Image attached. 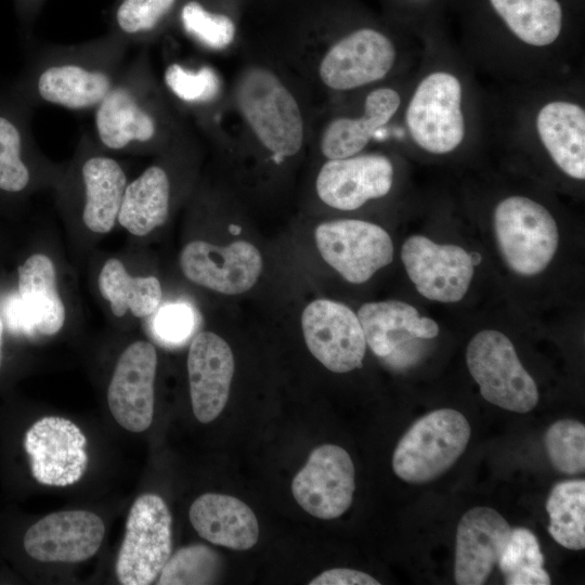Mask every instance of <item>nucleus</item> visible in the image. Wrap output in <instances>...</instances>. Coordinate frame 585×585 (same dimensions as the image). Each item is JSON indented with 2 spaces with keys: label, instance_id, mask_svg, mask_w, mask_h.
<instances>
[{
  "label": "nucleus",
  "instance_id": "1",
  "mask_svg": "<svg viewBox=\"0 0 585 585\" xmlns=\"http://www.w3.org/2000/svg\"><path fill=\"white\" fill-rule=\"evenodd\" d=\"M304 93L278 62L255 56L235 74L227 107L235 117V136L244 138L281 164L304 148L312 117Z\"/></svg>",
  "mask_w": 585,
  "mask_h": 585
},
{
  "label": "nucleus",
  "instance_id": "2",
  "mask_svg": "<svg viewBox=\"0 0 585 585\" xmlns=\"http://www.w3.org/2000/svg\"><path fill=\"white\" fill-rule=\"evenodd\" d=\"M93 112V136L109 151L165 150L191 132L157 79L146 50L127 63Z\"/></svg>",
  "mask_w": 585,
  "mask_h": 585
},
{
  "label": "nucleus",
  "instance_id": "3",
  "mask_svg": "<svg viewBox=\"0 0 585 585\" xmlns=\"http://www.w3.org/2000/svg\"><path fill=\"white\" fill-rule=\"evenodd\" d=\"M129 47L107 32L89 41L47 48L32 73L35 99L74 112L94 110L126 67Z\"/></svg>",
  "mask_w": 585,
  "mask_h": 585
},
{
  "label": "nucleus",
  "instance_id": "4",
  "mask_svg": "<svg viewBox=\"0 0 585 585\" xmlns=\"http://www.w3.org/2000/svg\"><path fill=\"white\" fill-rule=\"evenodd\" d=\"M292 48L289 57L294 56L300 76L329 96L381 84L395 69L400 55L394 40L370 26Z\"/></svg>",
  "mask_w": 585,
  "mask_h": 585
},
{
  "label": "nucleus",
  "instance_id": "5",
  "mask_svg": "<svg viewBox=\"0 0 585 585\" xmlns=\"http://www.w3.org/2000/svg\"><path fill=\"white\" fill-rule=\"evenodd\" d=\"M466 90L457 73L437 67L417 82L403 110L407 136L433 155L456 151L468 136Z\"/></svg>",
  "mask_w": 585,
  "mask_h": 585
},
{
  "label": "nucleus",
  "instance_id": "6",
  "mask_svg": "<svg viewBox=\"0 0 585 585\" xmlns=\"http://www.w3.org/2000/svg\"><path fill=\"white\" fill-rule=\"evenodd\" d=\"M470 425L452 408L432 411L418 418L399 441L394 473L405 482L422 484L447 471L466 450Z\"/></svg>",
  "mask_w": 585,
  "mask_h": 585
},
{
  "label": "nucleus",
  "instance_id": "7",
  "mask_svg": "<svg viewBox=\"0 0 585 585\" xmlns=\"http://www.w3.org/2000/svg\"><path fill=\"white\" fill-rule=\"evenodd\" d=\"M493 225L503 259L517 274L543 272L557 251L559 234L552 214L529 197L502 199L494 209Z\"/></svg>",
  "mask_w": 585,
  "mask_h": 585
},
{
  "label": "nucleus",
  "instance_id": "8",
  "mask_svg": "<svg viewBox=\"0 0 585 585\" xmlns=\"http://www.w3.org/2000/svg\"><path fill=\"white\" fill-rule=\"evenodd\" d=\"M466 362L487 402L520 414L537 405L536 384L503 333L493 329L478 333L468 343Z\"/></svg>",
  "mask_w": 585,
  "mask_h": 585
},
{
  "label": "nucleus",
  "instance_id": "9",
  "mask_svg": "<svg viewBox=\"0 0 585 585\" xmlns=\"http://www.w3.org/2000/svg\"><path fill=\"white\" fill-rule=\"evenodd\" d=\"M171 555V515L156 494H143L132 504L125 537L116 561V575L123 585L155 581Z\"/></svg>",
  "mask_w": 585,
  "mask_h": 585
},
{
  "label": "nucleus",
  "instance_id": "10",
  "mask_svg": "<svg viewBox=\"0 0 585 585\" xmlns=\"http://www.w3.org/2000/svg\"><path fill=\"white\" fill-rule=\"evenodd\" d=\"M315 242L322 258L353 284L368 281L393 259V244L379 225L356 219L321 223Z\"/></svg>",
  "mask_w": 585,
  "mask_h": 585
},
{
  "label": "nucleus",
  "instance_id": "11",
  "mask_svg": "<svg viewBox=\"0 0 585 585\" xmlns=\"http://www.w3.org/2000/svg\"><path fill=\"white\" fill-rule=\"evenodd\" d=\"M400 91L386 83L367 89L359 108L327 114L320 126L311 125L320 154L341 159L363 152L372 139L398 115L402 107Z\"/></svg>",
  "mask_w": 585,
  "mask_h": 585
},
{
  "label": "nucleus",
  "instance_id": "12",
  "mask_svg": "<svg viewBox=\"0 0 585 585\" xmlns=\"http://www.w3.org/2000/svg\"><path fill=\"white\" fill-rule=\"evenodd\" d=\"M401 259L417 291L439 302H457L464 298L476 264L464 248L440 245L421 235H412L404 242Z\"/></svg>",
  "mask_w": 585,
  "mask_h": 585
},
{
  "label": "nucleus",
  "instance_id": "13",
  "mask_svg": "<svg viewBox=\"0 0 585 585\" xmlns=\"http://www.w3.org/2000/svg\"><path fill=\"white\" fill-rule=\"evenodd\" d=\"M308 349L326 368L348 373L362 366L366 341L358 315L343 303L318 299L301 316Z\"/></svg>",
  "mask_w": 585,
  "mask_h": 585
},
{
  "label": "nucleus",
  "instance_id": "14",
  "mask_svg": "<svg viewBox=\"0 0 585 585\" xmlns=\"http://www.w3.org/2000/svg\"><path fill=\"white\" fill-rule=\"evenodd\" d=\"M355 490L354 466L349 453L335 444L312 451L291 483L296 502L318 519H335L350 507Z\"/></svg>",
  "mask_w": 585,
  "mask_h": 585
},
{
  "label": "nucleus",
  "instance_id": "15",
  "mask_svg": "<svg viewBox=\"0 0 585 585\" xmlns=\"http://www.w3.org/2000/svg\"><path fill=\"white\" fill-rule=\"evenodd\" d=\"M86 444L79 427L60 416L37 420L24 439L34 478L51 486H67L80 480L88 464Z\"/></svg>",
  "mask_w": 585,
  "mask_h": 585
},
{
  "label": "nucleus",
  "instance_id": "16",
  "mask_svg": "<svg viewBox=\"0 0 585 585\" xmlns=\"http://www.w3.org/2000/svg\"><path fill=\"white\" fill-rule=\"evenodd\" d=\"M393 179L390 157L363 151L347 158L326 160L317 172L315 191L325 205L351 211L368 200L386 196L392 188Z\"/></svg>",
  "mask_w": 585,
  "mask_h": 585
},
{
  "label": "nucleus",
  "instance_id": "17",
  "mask_svg": "<svg viewBox=\"0 0 585 585\" xmlns=\"http://www.w3.org/2000/svg\"><path fill=\"white\" fill-rule=\"evenodd\" d=\"M180 266L191 282L224 295L249 290L262 271V258L250 243L238 240L220 247L193 240L182 249Z\"/></svg>",
  "mask_w": 585,
  "mask_h": 585
},
{
  "label": "nucleus",
  "instance_id": "18",
  "mask_svg": "<svg viewBox=\"0 0 585 585\" xmlns=\"http://www.w3.org/2000/svg\"><path fill=\"white\" fill-rule=\"evenodd\" d=\"M155 347L147 341L131 343L120 355L107 390L115 420L131 432L145 431L153 421Z\"/></svg>",
  "mask_w": 585,
  "mask_h": 585
},
{
  "label": "nucleus",
  "instance_id": "19",
  "mask_svg": "<svg viewBox=\"0 0 585 585\" xmlns=\"http://www.w3.org/2000/svg\"><path fill=\"white\" fill-rule=\"evenodd\" d=\"M105 533L102 519L88 510L50 514L25 533L24 548L42 562H80L100 548Z\"/></svg>",
  "mask_w": 585,
  "mask_h": 585
},
{
  "label": "nucleus",
  "instance_id": "20",
  "mask_svg": "<svg viewBox=\"0 0 585 585\" xmlns=\"http://www.w3.org/2000/svg\"><path fill=\"white\" fill-rule=\"evenodd\" d=\"M511 530L506 519L493 508L473 507L466 511L456 532V584H484L497 564Z\"/></svg>",
  "mask_w": 585,
  "mask_h": 585
},
{
  "label": "nucleus",
  "instance_id": "21",
  "mask_svg": "<svg viewBox=\"0 0 585 585\" xmlns=\"http://www.w3.org/2000/svg\"><path fill=\"white\" fill-rule=\"evenodd\" d=\"M193 413L207 424L223 411L234 374V358L227 342L211 332L199 333L187 355Z\"/></svg>",
  "mask_w": 585,
  "mask_h": 585
},
{
  "label": "nucleus",
  "instance_id": "22",
  "mask_svg": "<svg viewBox=\"0 0 585 585\" xmlns=\"http://www.w3.org/2000/svg\"><path fill=\"white\" fill-rule=\"evenodd\" d=\"M92 134L81 135L82 158L79 178L82 192V221L95 233L109 232L118 217L123 193L128 184L120 164L100 152Z\"/></svg>",
  "mask_w": 585,
  "mask_h": 585
},
{
  "label": "nucleus",
  "instance_id": "23",
  "mask_svg": "<svg viewBox=\"0 0 585 585\" xmlns=\"http://www.w3.org/2000/svg\"><path fill=\"white\" fill-rule=\"evenodd\" d=\"M160 83L174 106L210 136L227 105L229 92L218 70L209 64L173 61L166 65Z\"/></svg>",
  "mask_w": 585,
  "mask_h": 585
},
{
  "label": "nucleus",
  "instance_id": "24",
  "mask_svg": "<svg viewBox=\"0 0 585 585\" xmlns=\"http://www.w3.org/2000/svg\"><path fill=\"white\" fill-rule=\"evenodd\" d=\"M540 144L568 177L585 179V108L572 99H551L541 104L533 119Z\"/></svg>",
  "mask_w": 585,
  "mask_h": 585
},
{
  "label": "nucleus",
  "instance_id": "25",
  "mask_svg": "<svg viewBox=\"0 0 585 585\" xmlns=\"http://www.w3.org/2000/svg\"><path fill=\"white\" fill-rule=\"evenodd\" d=\"M188 517L195 531L211 544L247 550L258 542L256 515L234 496L203 494L191 505Z\"/></svg>",
  "mask_w": 585,
  "mask_h": 585
},
{
  "label": "nucleus",
  "instance_id": "26",
  "mask_svg": "<svg viewBox=\"0 0 585 585\" xmlns=\"http://www.w3.org/2000/svg\"><path fill=\"white\" fill-rule=\"evenodd\" d=\"M358 317L366 344L380 358L392 355L412 338L431 339L439 334V326L433 320L419 316L413 306L403 301L364 303Z\"/></svg>",
  "mask_w": 585,
  "mask_h": 585
},
{
  "label": "nucleus",
  "instance_id": "27",
  "mask_svg": "<svg viewBox=\"0 0 585 585\" xmlns=\"http://www.w3.org/2000/svg\"><path fill=\"white\" fill-rule=\"evenodd\" d=\"M18 298L32 333L51 336L63 327L65 308L54 264L46 255H32L18 266Z\"/></svg>",
  "mask_w": 585,
  "mask_h": 585
},
{
  "label": "nucleus",
  "instance_id": "28",
  "mask_svg": "<svg viewBox=\"0 0 585 585\" xmlns=\"http://www.w3.org/2000/svg\"><path fill=\"white\" fill-rule=\"evenodd\" d=\"M172 195L169 171L153 164L127 184L117 220L136 236H144L168 219Z\"/></svg>",
  "mask_w": 585,
  "mask_h": 585
},
{
  "label": "nucleus",
  "instance_id": "29",
  "mask_svg": "<svg viewBox=\"0 0 585 585\" xmlns=\"http://www.w3.org/2000/svg\"><path fill=\"white\" fill-rule=\"evenodd\" d=\"M510 34L531 49L556 43L563 28V11L558 0H490Z\"/></svg>",
  "mask_w": 585,
  "mask_h": 585
},
{
  "label": "nucleus",
  "instance_id": "30",
  "mask_svg": "<svg viewBox=\"0 0 585 585\" xmlns=\"http://www.w3.org/2000/svg\"><path fill=\"white\" fill-rule=\"evenodd\" d=\"M173 22L197 48L209 53L231 50L238 36V25L229 11L213 0H181Z\"/></svg>",
  "mask_w": 585,
  "mask_h": 585
},
{
  "label": "nucleus",
  "instance_id": "31",
  "mask_svg": "<svg viewBox=\"0 0 585 585\" xmlns=\"http://www.w3.org/2000/svg\"><path fill=\"white\" fill-rule=\"evenodd\" d=\"M99 289L109 301L113 314L118 317L127 311L136 317H145L158 308L162 296L156 277H133L116 258L104 263L99 275Z\"/></svg>",
  "mask_w": 585,
  "mask_h": 585
},
{
  "label": "nucleus",
  "instance_id": "32",
  "mask_svg": "<svg viewBox=\"0 0 585 585\" xmlns=\"http://www.w3.org/2000/svg\"><path fill=\"white\" fill-rule=\"evenodd\" d=\"M181 0H116L109 32L129 46L147 44L173 22Z\"/></svg>",
  "mask_w": 585,
  "mask_h": 585
},
{
  "label": "nucleus",
  "instance_id": "33",
  "mask_svg": "<svg viewBox=\"0 0 585 585\" xmlns=\"http://www.w3.org/2000/svg\"><path fill=\"white\" fill-rule=\"evenodd\" d=\"M546 510L551 537L564 548L584 549L585 481L576 479L555 484L548 495Z\"/></svg>",
  "mask_w": 585,
  "mask_h": 585
},
{
  "label": "nucleus",
  "instance_id": "34",
  "mask_svg": "<svg viewBox=\"0 0 585 585\" xmlns=\"http://www.w3.org/2000/svg\"><path fill=\"white\" fill-rule=\"evenodd\" d=\"M545 558L536 536L525 528H515L505 545L498 567L507 585H549Z\"/></svg>",
  "mask_w": 585,
  "mask_h": 585
},
{
  "label": "nucleus",
  "instance_id": "35",
  "mask_svg": "<svg viewBox=\"0 0 585 585\" xmlns=\"http://www.w3.org/2000/svg\"><path fill=\"white\" fill-rule=\"evenodd\" d=\"M221 570L219 555L205 545L178 550L164 566L157 584H212Z\"/></svg>",
  "mask_w": 585,
  "mask_h": 585
},
{
  "label": "nucleus",
  "instance_id": "36",
  "mask_svg": "<svg viewBox=\"0 0 585 585\" xmlns=\"http://www.w3.org/2000/svg\"><path fill=\"white\" fill-rule=\"evenodd\" d=\"M544 444L552 466L569 476L585 470V426L573 419L554 422L546 431Z\"/></svg>",
  "mask_w": 585,
  "mask_h": 585
},
{
  "label": "nucleus",
  "instance_id": "37",
  "mask_svg": "<svg viewBox=\"0 0 585 585\" xmlns=\"http://www.w3.org/2000/svg\"><path fill=\"white\" fill-rule=\"evenodd\" d=\"M24 133L12 118L0 115V190L18 193L30 182V169L23 158Z\"/></svg>",
  "mask_w": 585,
  "mask_h": 585
},
{
  "label": "nucleus",
  "instance_id": "38",
  "mask_svg": "<svg viewBox=\"0 0 585 585\" xmlns=\"http://www.w3.org/2000/svg\"><path fill=\"white\" fill-rule=\"evenodd\" d=\"M193 325V312L182 303L166 306L154 321L155 333L166 343H180L187 339Z\"/></svg>",
  "mask_w": 585,
  "mask_h": 585
},
{
  "label": "nucleus",
  "instance_id": "39",
  "mask_svg": "<svg viewBox=\"0 0 585 585\" xmlns=\"http://www.w3.org/2000/svg\"><path fill=\"white\" fill-rule=\"evenodd\" d=\"M310 585H379L380 583L367 573L352 569H332L322 572L309 582Z\"/></svg>",
  "mask_w": 585,
  "mask_h": 585
},
{
  "label": "nucleus",
  "instance_id": "40",
  "mask_svg": "<svg viewBox=\"0 0 585 585\" xmlns=\"http://www.w3.org/2000/svg\"><path fill=\"white\" fill-rule=\"evenodd\" d=\"M47 0H18L22 12L27 18H32L37 15Z\"/></svg>",
  "mask_w": 585,
  "mask_h": 585
},
{
  "label": "nucleus",
  "instance_id": "41",
  "mask_svg": "<svg viewBox=\"0 0 585 585\" xmlns=\"http://www.w3.org/2000/svg\"><path fill=\"white\" fill-rule=\"evenodd\" d=\"M3 323L0 317V362H1V347H2Z\"/></svg>",
  "mask_w": 585,
  "mask_h": 585
},
{
  "label": "nucleus",
  "instance_id": "42",
  "mask_svg": "<svg viewBox=\"0 0 585 585\" xmlns=\"http://www.w3.org/2000/svg\"><path fill=\"white\" fill-rule=\"evenodd\" d=\"M230 231H231V233H233V234H237V233L240 231V227H239V226H236V225H231V226H230Z\"/></svg>",
  "mask_w": 585,
  "mask_h": 585
}]
</instances>
